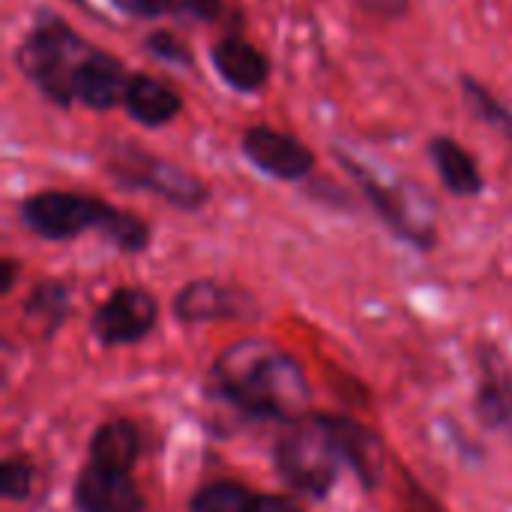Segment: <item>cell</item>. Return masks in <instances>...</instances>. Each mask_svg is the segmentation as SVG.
<instances>
[{
  "mask_svg": "<svg viewBox=\"0 0 512 512\" xmlns=\"http://www.w3.org/2000/svg\"><path fill=\"white\" fill-rule=\"evenodd\" d=\"M216 390L249 417L294 423L309 414L312 387L300 363L273 342L246 339L225 348L213 363Z\"/></svg>",
  "mask_w": 512,
  "mask_h": 512,
  "instance_id": "1",
  "label": "cell"
},
{
  "mask_svg": "<svg viewBox=\"0 0 512 512\" xmlns=\"http://www.w3.org/2000/svg\"><path fill=\"white\" fill-rule=\"evenodd\" d=\"M21 222L45 240H72L84 231H102L123 252H141L150 243V228L111 204L78 192H39L21 204Z\"/></svg>",
  "mask_w": 512,
  "mask_h": 512,
  "instance_id": "2",
  "label": "cell"
},
{
  "mask_svg": "<svg viewBox=\"0 0 512 512\" xmlns=\"http://www.w3.org/2000/svg\"><path fill=\"white\" fill-rule=\"evenodd\" d=\"M342 465L345 456L330 417L306 414L288 423V432L276 444V468L282 480L306 498H324L336 486Z\"/></svg>",
  "mask_w": 512,
  "mask_h": 512,
  "instance_id": "3",
  "label": "cell"
},
{
  "mask_svg": "<svg viewBox=\"0 0 512 512\" xmlns=\"http://www.w3.org/2000/svg\"><path fill=\"white\" fill-rule=\"evenodd\" d=\"M81 48V39L60 24L57 18L39 24L18 48V66L27 78H33L45 96H51L54 102H69L72 93V78H75V66L72 54Z\"/></svg>",
  "mask_w": 512,
  "mask_h": 512,
  "instance_id": "4",
  "label": "cell"
},
{
  "mask_svg": "<svg viewBox=\"0 0 512 512\" xmlns=\"http://www.w3.org/2000/svg\"><path fill=\"white\" fill-rule=\"evenodd\" d=\"M111 171L117 174L120 183L126 186H138L147 192L162 195L165 201H171L174 207L183 210H195L207 201V189L186 171H180L171 162H162L150 153L132 150V147H120L117 156L111 159Z\"/></svg>",
  "mask_w": 512,
  "mask_h": 512,
  "instance_id": "5",
  "label": "cell"
},
{
  "mask_svg": "<svg viewBox=\"0 0 512 512\" xmlns=\"http://www.w3.org/2000/svg\"><path fill=\"white\" fill-rule=\"evenodd\" d=\"M156 318H159V306L147 291L120 288L96 309L90 321V333L108 348L132 345L153 330Z\"/></svg>",
  "mask_w": 512,
  "mask_h": 512,
  "instance_id": "6",
  "label": "cell"
},
{
  "mask_svg": "<svg viewBox=\"0 0 512 512\" xmlns=\"http://www.w3.org/2000/svg\"><path fill=\"white\" fill-rule=\"evenodd\" d=\"M258 309L249 300V294L219 285L213 279H198L189 282L177 297H174V315L186 324H201V321H246Z\"/></svg>",
  "mask_w": 512,
  "mask_h": 512,
  "instance_id": "7",
  "label": "cell"
},
{
  "mask_svg": "<svg viewBox=\"0 0 512 512\" xmlns=\"http://www.w3.org/2000/svg\"><path fill=\"white\" fill-rule=\"evenodd\" d=\"M75 507L78 512H144V495L132 474L87 462L75 483Z\"/></svg>",
  "mask_w": 512,
  "mask_h": 512,
  "instance_id": "8",
  "label": "cell"
},
{
  "mask_svg": "<svg viewBox=\"0 0 512 512\" xmlns=\"http://www.w3.org/2000/svg\"><path fill=\"white\" fill-rule=\"evenodd\" d=\"M243 153L249 156V162L255 168H261L270 177L279 180H300L312 171L315 156L309 147H303L297 138L273 132V129H249L243 135Z\"/></svg>",
  "mask_w": 512,
  "mask_h": 512,
  "instance_id": "9",
  "label": "cell"
},
{
  "mask_svg": "<svg viewBox=\"0 0 512 512\" xmlns=\"http://www.w3.org/2000/svg\"><path fill=\"white\" fill-rule=\"evenodd\" d=\"M126 84H129V78H126L120 60H114L111 54H87L75 66L72 93L87 108L105 111V108H114L117 102H123Z\"/></svg>",
  "mask_w": 512,
  "mask_h": 512,
  "instance_id": "10",
  "label": "cell"
},
{
  "mask_svg": "<svg viewBox=\"0 0 512 512\" xmlns=\"http://www.w3.org/2000/svg\"><path fill=\"white\" fill-rule=\"evenodd\" d=\"M342 456L345 462L357 471V477L366 483V489H375L384 477V444L375 432H369L366 426L345 420V417H330Z\"/></svg>",
  "mask_w": 512,
  "mask_h": 512,
  "instance_id": "11",
  "label": "cell"
},
{
  "mask_svg": "<svg viewBox=\"0 0 512 512\" xmlns=\"http://www.w3.org/2000/svg\"><path fill=\"white\" fill-rule=\"evenodd\" d=\"M213 63H216L219 75L234 90H243V93L258 90L267 81V72H270L264 54L255 45H249L246 39H222L213 48Z\"/></svg>",
  "mask_w": 512,
  "mask_h": 512,
  "instance_id": "12",
  "label": "cell"
},
{
  "mask_svg": "<svg viewBox=\"0 0 512 512\" xmlns=\"http://www.w3.org/2000/svg\"><path fill=\"white\" fill-rule=\"evenodd\" d=\"M123 105H126V111L138 123H144V126H162V123H168V120L177 117L180 96L168 84H162V81H156L150 75H135L126 84Z\"/></svg>",
  "mask_w": 512,
  "mask_h": 512,
  "instance_id": "13",
  "label": "cell"
},
{
  "mask_svg": "<svg viewBox=\"0 0 512 512\" xmlns=\"http://www.w3.org/2000/svg\"><path fill=\"white\" fill-rule=\"evenodd\" d=\"M141 453V438L135 423L129 420H108L96 429L90 441V462L111 471L132 474V465Z\"/></svg>",
  "mask_w": 512,
  "mask_h": 512,
  "instance_id": "14",
  "label": "cell"
},
{
  "mask_svg": "<svg viewBox=\"0 0 512 512\" xmlns=\"http://www.w3.org/2000/svg\"><path fill=\"white\" fill-rule=\"evenodd\" d=\"M429 153L435 159V168L444 180V186L453 192V195H480L483 192V177L471 159V153L456 144L453 138H435L429 144Z\"/></svg>",
  "mask_w": 512,
  "mask_h": 512,
  "instance_id": "15",
  "label": "cell"
},
{
  "mask_svg": "<svg viewBox=\"0 0 512 512\" xmlns=\"http://www.w3.org/2000/svg\"><path fill=\"white\" fill-rule=\"evenodd\" d=\"M261 495L249 492L243 483L219 480L198 489L189 501V512H258Z\"/></svg>",
  "mask_w": 512,
  "mask_h": 512,
  "instance_id": "16",
  "label": "cell"
},
{
  "mask_svg": "<svg viewBox=\"0 0 512 512\" xmlns=\"http://www.w3.org/2000/svg\"><path fill=\"white\" fill-rule=\"evenodd\" d=\"M477 411L489 426H501L512 417V381L507 375H489L477 393Z\"/></svg>",
  "mask_w": 512,
  "mask_h": 512,
  "instance_id": "17",
  "label": "cell"
},
{
  "mask_svg": "<svg viewBox=\"0 0 512 512\" xmlns=\"http://www.w3.org/2000/svg\"><path fill=\"white\" fill-rule=\"evenodd\" d=\"M24 312H27V318L42 321L45 327H48V321H51V327H57L69 312V291L60 282H42L33 288Z\"/></svg>",
  "mask_w": 512,
  "mask_h": 512,
  "instance_id": "18",
  "label": "cell"
},
{
  "mask_svg": "<svg viewBox=\"0 0 512 512\" xmlns=\"http://www.w3.org/2000/svg\"><path fill=\"white\" fill-rule=\"evenodd\" d=\"M465 84V96H468V105L474 108V114H477V120H483V123H489V126H495L498 132H504L507 138H512V114L483 87V84H477V81H471V78H465L462 81Z\"/></svg>",
  "mask_w": 512,
  "mask_h": 512,
  "instance_id": "19",
  "label": "cell"
},
{
  "mask_svg": "<svg viewBox=\"0 0 512 512\" xmlns=\"http://www.w3.org/2000/svg\"><path fill=\"white\" fill-rule=\"evenodd\" d=\"M30 483H33V465L27 459H6L0 468V489L6 498L21 501L30 495Z\"/></svg>",
  "mask_w": 512,
  "mask_h": 512,
  "instance_id": "20",
  "label": "cell"
},
{
  "mask_svg": "<svg viewBox=\"0 0 512 512\" xmlns=\"http://www.w3.org/2000/svg\"><path fill=\"white\" fill-rule=\"evenodd\" d=\"M147 48H150L156 57H162V60L183 63V66L192 63V54L186 51V45H183L180 39H174L171 33H153V36H147Z\"/></svg>",
  "mask_w": 512,
  "mask_h": 512,
  "instance_id": "21",
  "label": "cell"
},
{
  "mask_svg": "<svg viewBox=\"0 0 512 512\" xmlns=\"http://www.w3.org/2000/svg\"><path fill=\"white\" fill-rule=\"evenodd\" d=\"M174 9H183L201 21H216L222 12V0H174Z\"/></svg>",
  "mask_w": 512,
  "mask_h": 512,
  "instance_id": "22",
  "label": "cell"
},
{
  "mask_svg": "<svg viewBox=\"0 0 512 512\" xmlns=\"http://www.w3.org/2000/svg\"><path fill=\"white\" fill-rule=\"evenodd\" d=\"M114 3L129 15H162L174 9V0H114Z\"/></svg>",
  "mask_w": 512,
  "mask_h": 512,
  "instance_id": "23",
  "label": "cell"
},
{
  "mask_svg": "<svg viewBox=\"0 0 512 512\" xmlns=\"http://www.w3.org/2000/svg\"><path fill=\"white\" fill-rule=\"evenodd\" d=\"M366 12L381 18H399L408 9V0H357Z\"/></svg>",
  "mask_w": 512,
  "mask_h": 512,
  "instance_id": "24",
  "label": "cell"
},
{
  "mask_svg": "<svg viewBox=\"0 0 512 512\" xmlns=\"http://www.w3.org/2000/svg\"><path fill=\"white\" fill-rule=\"evenodd\" d=\"M258 512H300V507L288 498H279V495H264L261 498V507Z\"/></svg>",
  "mask_w": 512,
  "mask_h": 512,
  "instance_id": "25",
  "label": "cell"
}]
</instances>
